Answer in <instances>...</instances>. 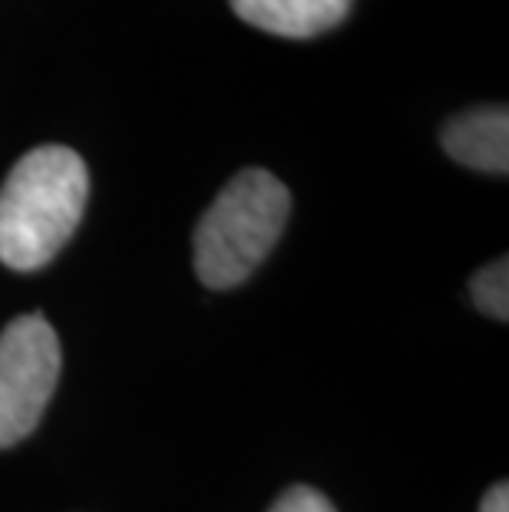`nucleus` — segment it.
<instances>
[{
	"mask_svg": "<svg viewBox=\"0 0 509 512\" xmlns=\"http://www.w3.org/2000/svg\"><path fill=\"white\" fill-rule=\"evenodd\" d=\"M90 172L70 146H37L0 185V261L37 271L60 255L83 219Z\"/></svg>",
	"mask_w": 509,
	"mask_h": 512,
	"instance_id": "obj_1",
	"label": "nucleus"
},
{
	"mask_svg": "<svg viewBox=\"0 0 509 512\" xmlns=\"http://www.w3.org/2000/svg\"><path fill=\"white\" fill-rule=\"evenodd\" d=\"M291 215L288 185L268 169H245L215 195L196 225V275L205 288L242 285L272 255Z\"/></svg>",
	"mask_w": 509,
	"mask_h": 512,
	"instance_id": "obj_2",
	"label": "nucleus"
},
{
	"mask_svg": "<svg viewBox=\"0 0 509 512\" xmlns=\"http://www.w3.org/2000/svg\"><path fill=\"white\" fill-rule=\"evenodd\" d=\"M60 367V337L43 314H20L0 331V450L37 430Z\"/></svg>",
	"mask_w": 509,
	"mask_h": 512,
	"instance_id": "obj_3",
	"label": "nucleus"
},
{
	"mask_svg": "<svg viewBox=\"0 0 509 512\" xmlns=\"http://www.w3.org/2000/svg\"><path fill=\"white\" fill-rule=\"evenodd\" d=\"M450 159L476 172H509V113L506 106H476L453 116L440 133Z\"/></svg>",
	"mask_w": 509,
	"mask_h": 512,
	"instance_id": "obj_4",
	"label": "nucleus"
},
{
	"mask_svg": "<svg viewBox=\"0 0 509 512\" xmlns=\"http://www.w3.org/2000/svg\"><path fill=\"white\" fill-rule=\"evenodd\" d=\"M245 24L272 37L308 40L338 27L354 0H229Z\"/></svg>",
	"mask_w": 509,
	"mask_h": 512,
	"instance_id": "obj_5",
	"label": "nucleus"
},
{
	"mask_svg": "<svg viewBox=\"0 0 509 512\" xmlns=\"http://www.w3.org/2000/svg\"><path fill=\"white\" fill-rule=\"evenodd\" d=\"M470 294L483 314H490L496 321H506L509 318V261L496 258L486 268L476 271L470 281Z\"/></svg>",
	"mask_w": 509,
	"mask_h": 512,
	"instance_id": "obj_6",
	"label": "nucleus"
},
{
	"mask_svg": "<svg viewBox=\"0 0 509 512\" xmlns=\"http://www.w3.org/2000/svg\"><path fill=\"white\" fill-rule=\"evenodd\" d=\"M268 512H338L331 506V499L318 493V489H311V486H291L285 489Z\"/></svg>",
	"mask_w": 509,
	"mask_h": 512,
	"instance_id": "obj_7",
	"label": "nucleus"
},
{
	"mask_svg": "<svg viewBox=\"0 0 509 512\" xmlns=\"http://www.w3.org/2000/svg\"><path fill=\"white\" fill-rule=\"evenodd\" d=\"M480 512H509V489H506L503 479L486 489V496H483V503H480Z\"/></svg>",
	"mask_w": 509,
	"mask_h": 512,
	"instance_id": "obj_8",
	"label": "nucleus"
}]
</instances>
